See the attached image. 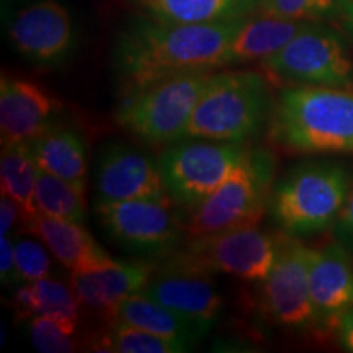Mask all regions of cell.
Wrapping results in <instances>:
<instances>
[{"label": "cell", "instance_id": "obj_1", "mask_svg": "<svg viewBox=\"0 0 353 353\" xmlns=\"http://www.w3.org/2000/svg\"><path fill=\"white\" fill-rule=\"evenodd\" d=\"M244 19L172 23L144 19L121 34L114 65L123 94L190 72L226 68V52Z\"/></svg>", "mask_w": 353, "mask_h": 353}, {"label": "cell", "instance_id": "obj_2", "mask_svg": "<svg viewBox=\"0 0 353 353\" xmlns=\"http://www.w3.org/2000/svg\"><path fill=\"white\" fill-rule=\"evenodd\" d=\"M268 136L290 152L353 154V92L285 88L273 103Z\"/></svg>", "mask_w": 353, "mask_h": 353}, {"label": "cell", "instance_id": "obj_3", "mask_svg": "<svg viewBox=\"0 0 353 353\" xmlns=\"http://www.w3.org/2000/svg\"><path fill=\"white\" fill-rule=\"evenodd\" d=\"M275 100L255 70L211 74L190 120L187 138L245 144L270 121Z\"/></svg>", "mask_w": 353, "mask_h": 353}, {"label": "cell", "instance_id": "obj_4", "mask_svg": "<svg viewBox=\"0 0 353 353\" xmlns=\"http://www.w3.org/2000/svg\"><path fill=\"white\" fill-rule=\"evenodd\" d=\"M350 190L345 167L335 162H304L273 185L268 206L285 234L314 236L334 226Z\"/></svg>", "mask_w": 353, "mask_h": 353}, {"label": "cell", "instance_id": "obj_5", "mask_svg": "<svg viewBox=\"0 0 353 353\" xmlns=\"http://www.w3.org/2000/svg\"><path fill=\"white\" fill-rule=\"evenodd\" d=\"M275 174L272 151L249 149L244 162L190 213L188 237L257 226L270 201Z\"/></svg>", "mask_w": 353, "mask_h": 353}, {"label": "cell", "instance_id": "obj_6", "mask_svg": "<svg viewBox=\"0 0 353 353\" xmlns=\"http://www.w3.org/2000/svg\"><path fill=\"white\" fill-rule=\"evenodd\" d=\"M278 237L257 226L190 237L161 260L157 272L211 276L224 273L245 281H265L276 260Z\"/></svg>", "mask_w": 353, "mask_h": 353}, {"label": "cell", "instance_id": "obj_7", "mask_svg": "<svg viewBox=\"0 0 353 353\" xmlns=\"http://www.w3.org/2000/svg\"><path fill=\"white\" fill-rule=\"evenodd\" d=\"M210 77L211 72L182 74L125 95L117 110L118 125L149 145L183 141Z\"/></svg>", "mask_w": 353, "mask_h": 353}, {"label": "cell", "instance_id": "obj_8", "mask_svg": "<svg viewBox=\"0 0 353 353\" xmlns=\"http://www.w3.org/2000/svg\"><path fill=\"white\" fill-rule=\"evenodd\" d=\"M244 144L221 141H179L157 157L167 195L176 208L192 213L249 154Z\"/></svg>", "mask_w": 353, "mask_h": 353}, {"label": "cell", "instance_id": "obj_9", "mask_svg": "<svg viewBox=\"0 0 353 353\" xmlns=\"http://www.w3.org/2000/svg\"><path fill=\"white\" fill-rule=\"evenodd\" d=\"M170 198L95 205L101 228L126 252L164 260L182 244L185 228Z\"/></svg>", "mask_w": 353, "mask_h": 353}, {"label": "cell", "instance_id": "obj_10", "mask_svg": "<svg viewBox=\"0 0 353 353\" xmlns=\"http://www.w3.org/2000/svg\"><path fill=\"white\" fill-rule=\"evenodd\" d=\"M273 76L301 85L353 88V63L337 33L307 23L280 51L262 61Z\"/></svg>", "mask_w": 353, "mask_h": 353}, {"label": "cell", "instance_id": "obj_11", "mask_svg": "<svg viewBox=\"0 0 353 353\" xmlns=\"http://www.w3.org/2000/svg\"><path fill=\"white\" fill-rule=\"evenodd\" d=\"M312 249L298 237H278L276 260L263 281V306L280 325L303 329L314 324L316 314L309 288Z\"/></svg>", "mask_w": 353, "mask_h": 353}, {"label": "cell", "instance_id": "obj_12", "mask_svg": "<svg viewBox=\"0 0 353 353\" xmlns=\"http://www.w3.org/2000/svg\"><path fill=\"white\" fill-rule=\"evenodd\" d=\"M143 198H169L159 162L131 145H105L97 159L95 205Z\"/></svg>", "mask_w": 353, "mask_h": 353}, {"label": "cell", "instance_id": "obj_13", "mask_svg": "<svg viewBox=\"0 0 353 353\" xmlns=\"http://www.w3.org/2000/svg\"><path fill=\"white\" fill-rule=\"evenodd\" d=\"M61 103L46 88L23 77L3 74L0 81L2 145L28 144L54 125Z\"/></svg>", "mask_w": 353, "mask_h": 353}, {"label": "cell", "instance_id": "obj_14", "mask_svg": "<svg viewBox=\"0 0 353 353\" xmlns=\"http://www.w3.org/2000/svg\"><path fill=\"white\" fill-rule=\"evenodd\" d=\"M13 46L26 59L50 64L68 54L72 46V21L63 3L39 0L17 13L10 25Z\"/></svg>", "mask_w": 353, "mask_h": 353}, {"label": "cell", "instance_id": "obj_15", "mask_svg": "<svg viewBox=\"0 0 353 353\" xmlns=\"http://www.w3.org/2000/svg\"><path fill=\"white\" fill-rule=\"evenodd\" d=\"M154 265L145 260H110L90 272L70 273V285L83 306L107 317L123 299L141 293L152 278Z\"/></svg>", "mask_w": 353, "mask_h": 353}, {"label": "cell", "instance_id": "obj_16", "mask_svg": "<svg viewBox=\"0 0 353 353\" xmlns=\"http://www.w3.org/2000/svg\"><path fill=\"white\" fill-rule=\"evenodd\" d=\"M309 288L319 324L334 325L339 316L353 306V263L345 245L337 241L312 250Z\"/></svg>", "mask_w": 353, "mask_h": 353}, {"label": "cell", "instance_id": "obj_17", "mask_svg": "<svg viewBox=\"0 0 353 353\" xmlns=\"http://www.w3.org/2000/svg\"><path fill=\"white\" fill-rule=\"evenodd\" d=\"M25 229L41 241L52 257L70 273L95 270L112 260L94 236L74 221L38 213Z\"/></svg>", "mask_w": 353, "mask_h": 353}, {"label": "cell", "instance_id": "obj_18", "mask_svg": "<svg viewBox=\"0 0 353 353\" xmlns=\"http://www.w3.org/2000/svg\"><path fill=\"white\" fill-rule=\"evenodd\" d=\"M143 293L172 311L210 327H213L223 309V298L211 285L210 276L205 275L157 272Z\"/></svg>", "mask_w": 353, "mask_h": 353}, {"label": "cell", "instance_id": "obj_19", "mask_svg": "<svg viewBox=\"0 0 353 353\" xmlns=\"http://www.w3.org/2000/svg\"><path fill=\"white\" fill-rule=\"evenodd\" d=\"M33 159L44 172L68 180L82 192L87 188V144L76 130L52 125L28 143Z\"/></svg>", "mask_w": 353, "mask_h": 353}, {"label": "cell", "instance_id": "obj_20", "mask_svg": "<svg viewBox=\"0 0 353 353\" xmlns=\"http://www.w3.org/2000/svg\"><path fill=\"white\" fill-rule=\"evenodd\" d=\"M108 319L125 322L132 327L148 330V332L162 335V337L175 339V341H183L192 345L201 337H205L211 329L210 325L188 319V317L172 311L143 291L123 299Z\"/></svg>", "mask_w": 353, "mask_h": 353}, {"label": "cell", "instance_id": "obj_21", "mask_svg": "<svg viewBox=\"0 0 353 353\" xmlns=\"http://www.w3.org/2000/svg\"><path fill=\"white\" fill-rule=\"evenodd\" d=\"M309 21L263 15L247 17L234 34L226 52V65L263 61L288 44Z\"/></svg>", "mask_w": 353, "mask_h": 353}, {"label": "cell", "instance_id": "obj_22", "mask_svg": "<svg viewBox=\"0 0 353 353\" xmlns=\"http://www.w3.org/2000/svg\"><path fill=\"white\" fill-rule=\"evenodd\" d=\"M149 19L172 23H211L250 17L260 0H132Z\"/></svg>", "mask_w": 353, "mask_h": 353}, {"label": "cell", "instance_id": "obj_23", "mask_svg": "<svg viewBox=\"0 0 353 353\" xmlns=\"http://www.w3.org/2000/svg\"><path fill=\"white\" fill-rule=\"evenodd\" d=\"M81 304L72 285L50 276L19 286L12 299L17 319L28 321L34 316L69 317L79 321Z\"/></svg>", "mask_w": 353, "mask_h": 353}, {"label": "cell", "instance_id": "obj_24", "mask_svg": "<svg viewBox=\"0 0 353 353\" xmlns=\"http://www.w3.org/2000/svg\"><path fill=\"white\" fill-rule=\"evenodd\" d=\"M39 167L28 144L2 145L0 154V182L2 195H7L19 206L25 226L37 216V183Z\"/></svg>", "mask_w": 353, "mask_h": 353}, {"label": "cell", "instance_id": "obj_25", "mask_svg": "<svg viewBox=\"0 0 353 353\" xmlns=\"http://www.w3.org/2000/svg\"><path fill=\"white\" fill-rule=\"evenodd\" d=\"M192 348V343L162 337L118 321H112L108 330L92 343V350L112 353H183Z\"/></svg>", "mask_w": 353, "mask_h": 353}, {"label": "cell", "instance_id": "obj_26", "mask_svg": "<svg viewBox=\"0 0 353 353\" xmlns=\"http://www.w3.org/2000/svg\"><path fill=\"white\" fill-rule=\"evenodd\" d=\"M34 200L39 213L79 224L85 223V192L61 176L39 169Z\"/></svg>", "mask_w": 353, "mask_h": 353}, {"label": "cell", "instance_id": "obj_27", "mask_svg": "<svg viewBox=\"0 0 353 353\" xmlns=\"http://www.w3.org/2000/svg\"><path fill=\"white\" fill-rule=\"evenodd\" d=\"M79 321L69 317L34 316L30 319V337L41 353H69L77 347Z\"/></svg>", "mask_w": 353, "mask_h": 353}, {"label": "cell", "instance_id": "obj_28", "mask_svg": "<svg viewBox=\"0 0 353 353\" xmlns=\"http://www.w3.org/2000/svg\"><path fill=\"white\" fill-rule=\"evenodd\" d=\"M341 7V0H260L259 10L263 15L285 20H319Z\"/></svg>", "mask_w": 353, "mask_h": 353}, {"label": "cell", "instance_id": "obj_29", "mask_svg": "<svg viewBox=\"0 0 353 353\" xmlns=\"http://www.w3.org/2000/svg\"><path fill=\"white\" fill-rule=\"evenodd\" d=\"M34 241H19L15 244V267L20 281H37L50 276L52 262L50 250Z\"/></svg>", "mask_w": 353, "mask_h": 353}, {"label": "cell", "instance_id": "obj_30", "mask_svg": "<svg viewBox=\"0 0 353 353\" xmlns=\"http://www.w3.org/2000/svg\"><path fill=\"white\" fill-rule=\"evenodd\" d=\"M0 280L3 286H12L20 281L15 267V244L12 236H0Z\"/></svg>", "mask_w": 353, "mask_h": 353}, {"label": "cell", "instance_id": "obj_31", "mask_svg": "<svg viewBox=\"0 0 353 353\" xmlns=\"http://www.w3.org/2000/svg\"><path fill=\"white\" fill-rule=\"evenodd\" d=\"M334 232L341 244L345 245L348 250H353V188L350 190V195H348L341 214L335 221Z\"/></svg>", "mask_w": 353, "mask_h": 353}, {"label": "cell", "instance_id": "obj_32", "mask_svg": "<svg viewBox=\"0 0 353 353\" xmlns=\"http://www.w3.org/2000/svg\"><path fill=\"white\" fill-rule=\"evenodd\" d=\"M20 223L25 226L19 206L7 195H2V200H0V236H10Z\"/></svg>", "mask_w": 353, "mask_h": 353}, {"label": "cell", "instance_id": "obj_33", "mask_svg": "<svg viewBox=\"0 0 353 353\" xmlns=\"http://www.w3.org/2000/svg\"><path fill=\"white\" fill-rule=\"evenodd\" d=\"M334 327L341 345L353 353V306L339 316V319L334 322Z\"/></svg>", "mask_w": 353, "mask_h": 353}, {"label": "cell", "instance_id": "obj_34", "mask_svg": "<svg viewBox=\"0 0 353 353\" xmlns=\"http://www.w3.org/2000/svg\"><path fill=\"white\" fill-rule=\"evenodd\" d=\"M341 8L343 10V15H345L348 26L353 32V0H341Z\"/></svg>", "mask_w": 353, "mask_h": 353}]
</instances>
